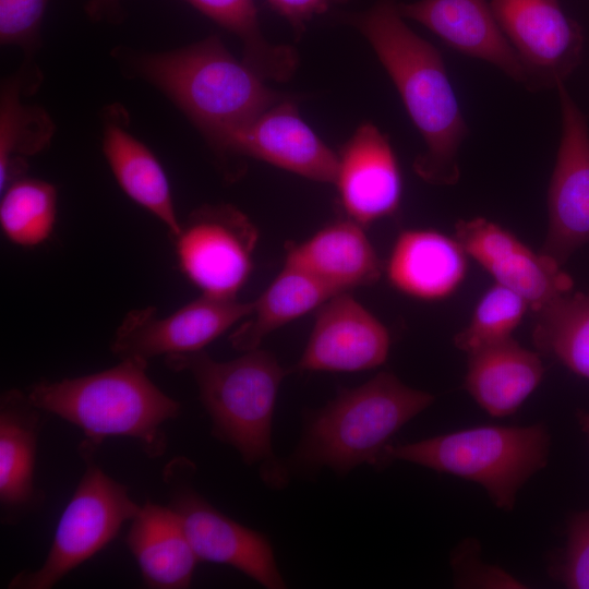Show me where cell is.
Returning <instances> with one entry per match:
<instances>
[{
    "label": "cell",
    "mask_w": 589,
    "mask_h": 589,
    "mask_svg": "<svg viewBox=\"0 0 589 589\" xmlns=\"http://www.w3.org/2000/svg\"><path fill=\"white\" fill-rule=\"evenodd\" d=\"M347 21L370 43L423 139L414 172L430 184L454 185L469 130L441 52L405 23L395 0H377Z\"/></svg>",
    "instance_id": "6da1fadb"
},
{
    "label": "cell",
    "mask_w": 589,
    "mask_h": 589,
    "mask_svg": "<svg viewBox=\"0 0 589 589\" xmlns=\"http://www.w3.org/2000/svg\"><path fill=\"white\" fill-rule=\"evenodd\" d=\"M147 365L143 359H120L96 373L36 382L26 393L39 409L82 431L80 455L95 454L109 437H128L158 458L167 449L164 425L180 417L182 406L149 378Z\"/></svg>",
    "instance_id": "7a4b0ae2"
},
{
    "label": "cell",
    "mask_w": 589,
    "mask_h": 589,
    "mask_svg": "<svg viewBox=\"0 0 589 589\" xmlns=\"http://www.w3.org/2000/svg\"><path fill=\"white\" fill-rule=\"evenodd\" d=\"M176 372L194 378L212 422V434L233 447L243 462L257 466L272 488H283L287 469L272 447V418L286 371L268 351H244L233 360H214L205 350L165 357Z\"/></svg>",
    "instance_id": "3957f363"
},
{
    "label": "cell",
    "mask_w": 589,
    "mask_h": 589,
    "mask_svg": "<svg viewBox=\"0 0 589 589\" xmlns=\"http://www.w3.org/2000/svg\"><path fill=\"white\" fill-rule=\"evenodd\" d=\"M137 68L218 151L236 130L287 97L233 57L217 36L187 48L145 55Z\"/></svg>",
    "instance_id": "277c9868"
},
{
    "label": "cell",
    "mask_w": 589,
    "mask_h": 589,
    "mask_svg": "<svg viewBox=\"0 0 589 589\" xmlns=\"http://www.w3.org/2000/svg\"><path fill=\"white\" fill-rule=\"evenodd\" d=\"M433 401L430 393L407 386L392 372H381L341 390L312 413L293 460L306 468L329 467L337 473L362 464L381 466L390 438Z\"/></svg>",
    "instance_id": "5b68a950"
},
{
    "label": "cell",
    "mask_w": 589,
    "mask_h": 589,
    "mask_svg": "<svg viewBox=\"0 0 589 589\" xmlns=\"http://www.w3.org/2000/svg\"><path fill=\"white\" fill-rule=\"evenodd\" d=\"M551 436L543 423L479 425L413 443L388 445L386 462L402 460L481 485L493 504L512 510L522 485L549 459Z\"/></svg>",
    "instance_id": "8992f818"
},
{
    "label": "cell",
    "mask_w": 589,
    "mask_h": 589,
    "mask_svg": "<svg viewBox=\"0 0 589 589\" xmlns=\"http://www.w3.org/2000/svg\"><path fill=\"white\" fill-rule=\"evenodd\" d=\"M85 470L64 507L48 554L36 569H24L8 589H50L109 544L139 513L128 486L107 474L94 454L81 455Z\"/></svg>",
    "instance_id": "52a82bcc"
},
{
    "label": "cell",
    "mask_w": 589,
    "mask_h": 589,
    "mask_svg": "<svg viewBox=\"0 0 589 589\" xmlns=\"http://www.w3.org/2000/svg\"><path fill=\"white\" fill-rule=\"evenodd\" d=\"M194 471L190 459L176 456L161 478L168 506L179 516L199 560L231 566L268 589L285 588L268 539L209 504L192 484Z\"/></svg>",
    "instance_id": "ba28073f"
},
{
    "label": "cell",
    "mask_w": 589,
    "mask_h": 589,
    "mask_svg": "<svg viewBox=\"0 0 589 589\" xmlns=\"http://www.w3.org/2000/svg\"><path fill=\"white\" fill-rule=\"evenodd\" d=\"M181 273L215 298H237L253 271L259 231L251 219L229 204L194 209L173 238Z\"/></svg>",
    "instance_id": "9c48e42d"
},
{
    "label": "cell",
    "mask_w": 589,
    "mask_h": 589,
    "mask_svg": "<svg viewBox=\"0 0 589 589\" xmlns=\"http://www.w3.org/2000/svg\"><path fill=\"white\" fill-rule=\"evenodd\" d=\"M494 17L516 52L531 92L565 83L581 60L580 26L558 0H491Z\"/></svg>",
    "instance_id": "30bf717a"
},
{
    "label": "cell",
    "mask_w": 589,
    "mask_h": 589,
    "mask_svg": "<svg viewBox=\"0 0 589 589\" xmlns=\"http://www.w3.org/2000/svg\"><path fill=\"white\" fill-rule=\"evenodd\" d=\"M253 301L202 294L169 315L154 306L125 314L110 344L119 359L149 361L156 357L190 353L204 348L252 312Z\"/></svg>",
    "instance_id": "8fae6325"
},
{
    "label": "cell",
    "mask_w": 589,
    "mask_h": 589,
    "mask_svg": "<svg viewBox=\"0 0 589 589\" xmlns=\"http://www.w3.org/2000/svg\"><path fill=\"white\" fill-rule=\"evenodd\" d=\"M556 88L562 135L548 190L549 226L541 252L562 266L589 243V128L565 84Z\"/></svg>",
    "instance_id": "7c38bea8"
},
{
    "label": "cell",
    "mask_w": 589,
    "mask_h": 589,
    "mask_svg": "<svg viewBox=\"0 0 589 589\" xmlns=\"http://www.w3.org/2000/svg\"><path fill=\"white\" fill-rule=\"evenodd\" d=\"M454 237L496 284L521 296L533 312L573 289L570 276L557 262L496 223L483 217L460 219Z\"/></svg>",
    "instance_id": "4fadbf2b"
},
{
    "label": "cell",
    "mask_w": 589,
    "mask_h": 589,
    "mask_svg": "<svg viewBox=\"0 0 589 589\" xmlns=\"http://www.w3.org/2000/svg\"><path fill=\"white\" fill-rule=\"evenodd\" d=\"M221 152L263 160L309 180L334 183L338 154L302 119L288 97L236 130Z\"/></svg>",
    "instance_id": "5bb4252c"
},
{
    "label": "cell",
    "mask_w": 589,
    "mask_h": 589,
    "mask_svg": "<svg viewBox=\"0 0 589 589\" xmlns=\"http://www.w3.org/2000/svg\"><path fill=\"white\" fill-rule=\"evenodd\" d=\"M390 336L385 325L349 292L334 294L317 310L296 371L357 372L383 364Z\"/></svg>",
    "instance_id": "9a60e30c"
},
{
    "label": "cell",
    "mask_w": 589,
    "mask_h": 589,
    "mask_svg": "<svg viewBox=\"0 0 589 589\" xmlns=\"http://www.w3.org/2000/svg\"><path fill=\"white\" fill-rule=\"evenodd\" d=\"M334 184L348 217L364 227L396 214L401 172L388 137L376 125L362 123L344 145Z\"/></svg>",
    "instance_id": "2e32d148"
},
{
    "label": "cell",
    "mask_w": 589,
    "mask_h": 589,
    "mask_svg": "<svg viewBox=\"0 0 589 589\" xmlns=\"http://www.w3.org/2000/svg\"><path fill=\"white\" fill-rule=\"evenodd\" d=\"M43 410L26 392L10 388L0 396V519L16 525L45 501L35 484Z\"/></svg>",
    "instance_id": "e0dca14e"
},
{
    "label": "cell",
    "mask_w": 589,
    "mask_h": 589,
    "mask_svg": "<svg viewBox=\"0 0 589 589\" xmlns=\"http://www.w3.org/2000/svg\"><path fill=\"white\" fill-rule=\"evenodd\" d=\"M399 14L438 36L450 48L498 68L525 85L521 64L486 0H417L397 3Z\"/></svg>",
    "instance_id": "ac0fdd59"
},
{
    "label": "cell",
    "mask_w": 589,
    "mask_h": 589,
    "mask_svg": "<svg viewBox=\"0 0 589 589\" xmlns=\"http://www.w3.org/2000/svg\"><path fill=\"white\" fill-rule=\"evenodd\" d=\"M363 228L349 217L330 223L306 240L287 243L285 263L336 294L371 286L382 276L383 266Z\"/></svg>",
    "instance_id": "d6986e66"
},
{
    "label": "cell",
    "mask_w": 589,
    "mask_h": 589,
    "mask_svg": "<svg viewBox=\"0 0 589 589\" xmlns=\"http://www.w3.org/2000/svg\"><path fill=\"white\" fill-rule=\"evenodd\" d=\"M467 256L455 237L433 229H408L395 240L385 272L398 291L420 300H441L465 279Z\"/></svg>",
    "instance_id": "ffe728a7"
},
{
    "label": "cell",
    "mask_w": 589,
    "mask_h": 589,
    "mask_svg": "<svg viewBox=\"0 0 589 589\" xmlns=\"http://www.w3.org/2000/svg\"><path fill=\"white\" fill-rule=\"evenodd\" d=\"M125 544L149 589H185L200 562L179 516L146 501L131 519Z\"/></svg>",
    "instance_id": "44dd1931"
},
{
    "label": "cell",
    "mask_w": 589,
    "mask_h": 589,
    "mask_svg": "<svg viewBox=\"0 0 589 589\" xmlns=\"http://www.w3.org/2000/svg\"><path fill=\"white\" fill-rule=\"evenodd\" d=\"M540 353L514 338L468 353L464 387L494 418L514 414L541 384Z\"/></svg>",
    "instance_id": "7402d4cb"
},
{
    "label": "cell",
    "mask_w": 589,
    "mask_h": 589,
    "mask_svg": "<svg viewBox=\"0 0 589 589\" xmlns=\"http://www.w3.org/2000/svg\"><path fill=\"white\" fill-rule=\"evenodd\" d=\"M103 152L121 190L155 216L171 238L181 228L167 175L154 153L119 123H107Z\"/></svg>",
    "instance_id": "603a6c76"
},
{
    "label": "cell",
    "mask_w": 589,
    "mask_h": 589,
    "mask_svg": "<svg viewBox=\"0 0 589 589\" xmlns=\"http://www.w3.org/2000/svg\"><path fill=\"white\" fill-rule=\"evenodd\" d=\"M334 294L304 271L285 263L273 281L253 301L251 314L230 335V344L243 352L256 349L268 334L317 310Z\"/></svg>",
    "instance_id": "cb8c5ba5"
},
{
    "label": "cell",
    "mask_w": 589,
    "mask_h": 589,
    "mask_svg": "<svg viewBox=\"0 0 589 589\" xmlns=\"http://www.w3.org/2000/svg\"><path fill=\"white\" fill-rule=\"evenodd\" d=\"M212 21L236 35L242 60L266 81L285 82L297 67L291 46L273 44L263 35L254 0H185Z\"/></svg>",
    "instance_id": "d4e9b609"
},
{
    "label": "cell",
    "mask_w": 589,
    "mask_h": 589,
    "mask_svg": "<svg viewBox=\"0 0 589 589\" xmlns=\"http://www.w3.org/2000/svg\"><path fill=\"white\" fill-rule=\"evenodd\" d=\"M534 313L538 351L589 380V292L562 294Z\"/></svg>",
    "instance_id": "484cf974"
},
{
    "label": "cell",
    "mask_w": 589,
    "mask_h": 589,
    "mask_svg": "<svg viewBox=\"0 0 589 589\" xmlns=\"http://www.w3.org/2000/svg\"><path fill=\"white\" fill-rule=\"evenodd\" d=\"M19 79L7 82L0 106V189L21 178L26 157L44 149L50 142L55 125L48 113L21 100Z\"/></svg>",
    "instance_id": "4316f807"
},
{
    "label": "cell",
    "mask_w": 589,
    "mask_h": 589,
    "mask_svg": "<svg viewBox=\"0 0 589 589\" xmlns=\"http://www.w3.org/2000/svg\"><path fill=\"white\" fill-rule=\"evenodd\" d=\"M2 192L0 227L4 237L24 248L46 242L57 220L55 185L40 179L19 178Z\"/></svg>",
    "instance_id": "83f0119b"
},
{
    "label": "cell",
    "mask_w": 589,
    "mask_h": 589,
    "mask_svg": "<svg viewBox=\"0 0 589 589\" xmlns=\"http://www.w3.org/2000/svg\"><path fill=\"white\" fill-rule=\"evenodd\" d=\"M528 308L521 296L495 283L478 301L469 324L454 336V345L468 354L510 339Z\"/></svg>",
    "instance_id": "f1b7e54d"
},
{
    "label": "cell",
    "mask_w": 589,
    "mask_h": 589,
    "mask_svg": "<svg viewBox=\"0 0 589 589\" xmlns=\"http://www.w3.org/2000/svg\"><path fill=\"white\" fill-rule=\"evenodd\" d=\"M553 575L566 588L589 589V508L569 519L566 546Z\"/></svg>",
    "instance_id": "f546056e"
},
{
    "label": "cell",
    "mask_w": 589,
    "mask_h": 589,
    "mask_svg": "<svg viewBox=\"0 0 589 589\" xmlns=\"http://www.w3.org/2000/svg\"><path fill=\"white\" fill-rule=\"evenodd\" d=\"M49 0H0V41L32 48Z\"/></svg>",
    "instance_id": "4dcf8cb0"
},
{
    "label": "cell",
    "mask_w": 589,
    "mask_h": 589,
    "mask_svg": "<svg viewBox=\"0 0 589 589\" xmlns=\"http://www.w3.org/2000/svg\"><path fill=\"white\" fill-rule=\"evenodd\" d=\"M269 7L281 15L298 34L305 29L314 16L328 11L333 5L349 0H266Z\"/></svg>",
    "instance_id": "1f68e13d"
},
{
    "label": "cell",
    "mask_w": 589,
    "mask_h": 589,
    "mask_svg": "<svg viewBox=\"0 0 589 589\" xmlns=\"http://www.w3.org/2000/svg\"><path fill=\"white\" fill-rule=\"evenodd\" d=\"M116 2L117 0H91L89 11L93 13H98L100 10L106 9Z\"/></svg>",
    "instance_id": "d6a6232c"
},
{
    "label": "cell",
    "mask_w": 589,
    "mask_h": 589,
    "mask_svg": "<svg viewBox=\"0 0 589 589\" xmlns=\"http://www.w3.org/2000/svg\"><path fill=\"white\" fill-rule=\"evenodd\" d=\"M577 420H578V423H579L581 430L584 431V433L587 435V437L589 440V412L579 411L577 413Z\"/></svg>",
    "instance_id": "836d02e7"
}]
</instances>
